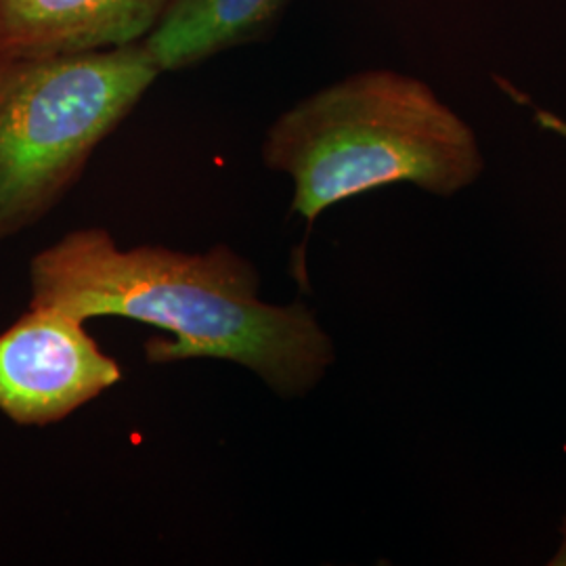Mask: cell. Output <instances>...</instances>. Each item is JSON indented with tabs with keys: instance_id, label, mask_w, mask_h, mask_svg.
<instances>
[{
	"instance_id": "cell-2",
	"label": "cell",
	"mask_w": 566,
	"mask_h": 566,
	"mask_svg": "<svg viewBox=\"0 0 566 566\" xmlns=\"http://www.w3.org/2000/svg\"><path fill=\"white\" fill-rule=\"evenodd\" d=\"M292 179V212L308 229L327 208L409 182L449 198L485 170L474 130L434 91L392 70H365L283 112L263 143Z\"/></svg>"
},
{
	"instance_id": "cell-3",
	"label": "cell",
	"mask_w": 566,
	"mask_h": 566,
	"mask_svg": "<svg viewBox=\"0 0 566 566\" xmlns=\"http://www.w3.org/2000/svg\"><path fill=\"white\" fill-rule=\"evenodd\" d=\"M163 74L145 42L0 55V243L42 221Z\"/></svg>"
},
{
	"instance_id": "cell-5",
	"label": "cell",
	"mask_w": 566,
	"mask_h": 566,
	"mask_svg": "<svg viewBox=\"0 0 566 566\" xmlns=\"http://www.w3.org/2000/svg\"><path fill=\"white\" fill-rule=\"evenodd\" d=\"M175 0H0V55H61L143 42Z\"/></svg>"
},
{
	"instance_id": "cell-7",
	"label": "cell",
	"mask_w": 566,
	"mask_h": 566,
	"mask_svg": "<svg viewBox=\"0 0 566 566\" xmlns=\"http://www.w3.org/2000/svg\"><path fill=\"white\" fill-rule=\"evenodd\" d=\"M500 84H502V88L506 91L507 95H510L514 102L526 103V105H531V103L526 102L525 95H523V93H518L514 86H510L506 81H500ZM531 109H533V114H535V120H537V124H539L542 128L552 130V133H556V135H560V137H565L566 139L565 118H558L556 114L546 112V109H539V107H533V105H531Z\"/></svg>"
},
{
	"instance_id": "cell-1",
	"label": "cell",
	"mask_w": 566,
	"mask_h": 566,
	"mask_svg": "<svg viewBox=\"0 0 566 566\" xmlns=\"http://www.w3.org/2000/svg\"><path fill=\"white\" fill-rule=\"evenodd\" d=\"M259 290V271L223 243L202 254L120 250L105 229L72 231L30 263V306L154 325L172 338L145 344L149 364L221 359L280 397H304L334 364V343L306 304L264 303Z\"/></svg>"
},
{
	"instance_id": "cell-4",
	"label": "cell",
	"mask_w": 566,
	"mask_h": 566,
	"mask_svg": "<svg viewBox=\"0 0 566 566\" xmlns=\"http://www.w3.org/2000/svg\"><path fill=\"white\" fill-rule=\"evenodd\" d=\"M120 378L84 322L55 306H30L0 334V413L13 424L61 422Z\"/></svg>"
},
{
	"instance_id": "cell-6",
	"label": "cell",
	"mask_w": 566,
	"mask_h": 566,
	"mask_svg": "<svg viewBox=\"0 0 566 566\" xmlns=\"http://www.w3.org/2000/svg\"><path fill=\"white\" fill-rule=\"evenodd\" d=\"M290 0H175L145 39L164 72H179L261 39Z\"/></svg>"
},
{
	"instance_id": "cell-8",
	"label": "cell",
	"mask_w": 566,
	"mask_h": 566,
	"mask_svg": "<svg viewBox=\"0 0 566 566\" xmlns=\"http://www.w3.org/2000/svg\"><path fill=\"white\" fill-rule=\"evenodd\" d=\"M549 566H566V514L560 525V546L556 549V554L547 560Z\"/></svg>"
}]
</instances>
